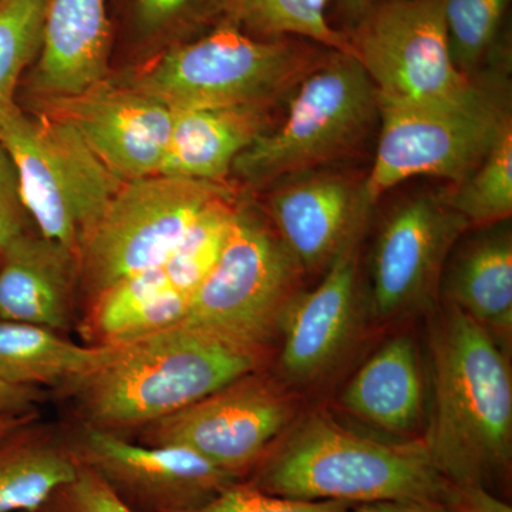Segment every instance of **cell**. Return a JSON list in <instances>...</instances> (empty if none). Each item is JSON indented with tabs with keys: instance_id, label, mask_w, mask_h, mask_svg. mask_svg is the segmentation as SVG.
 <instances>
[{
	"instance_id": "6",
	"label": "cell",
	"mask_w": 512,
	"mask_h": 512,
	"mask_svg": "<svg viewBox=\"0 0 512 512\" xmlns=\"http://www.w3.org/2000/svg\"><path fill=\"white\" fill-rule=\"evenodd\" d=\"M0 141L15 163L20 198L37 234L79 256L123 181L70 124L46 113L28 114L13 104L0 116Z\"/></svg>"
},
{
	"instance_id": "21",
	"label": "cell",
	"mask_w": 512,
	"mask_h": 512,
	"mask_svg": "<svg viewBox=\"0 0 512 512\" xmlns=\"http://www.w3.org/2000/svg\"><path fill=\"white\" fill-rule=\"evenodd\" d=\"M343 407L367 424L402 434L423 414L419 353L407 336L392 339L360 367L342 394Z\"/></svg>"
},
{
	"instance_id": "29",
	"label": "cell",
	"mask_w": 512,
	"mask_h": 512,
	"mask_svg": "<svg viewBox=\"0 0 512 512\" xmlns=\"http://www.w3.org/2000/svg\"><path fill=\"white\" fill-rule=\"evenodd\" d=\"M507 5L508 0H446L444 18L451 59L470 79L493 47Z\"/></svg>"
},
{
	"instance_id": "36",
	"label": "cell",
	"mask_w": 512,
	"mask_h": 512,
	"mask_svg": "<svg viewBox=\"0 0 512 512\" xmlns=\"http://www.w3.org/2000/svg\"><path fill=\"white\" fill-rule=\"evenodd\" d=\"M348 512H451L446 505L427 501H377L352 505Z\"/></svg>"
},
{
	"instance_id": "15",
	"label": "cell",
	"mask_w": 512,
	"mask_h": 512,
	"mask_svg": "<svg viewBox=\"0 0 512 512\" xmlns=\"http://www.w3.org/2000/svg\"><path fill=\"white\" fill-rule=\"evenodd\" d=\"M269 220L303 272L335 261L369 214L362 185L342 174L323 173L276 188L268 201Z\"/></svg>"
},
{
	"instance_id": "8",
	"label": "cell",
	"mask_w": 512,
	"mask_h": 512,
	"mask_svg": "<svg viewBox=\"0 0 512 512\" xmlns=\"http://www.w3.org/2000/svg\"><path fill=\"white\" fill-rule=\"evenodd\" d=\"M444 8L446 0H384L357 23L350 42L379 104L439 109L497 97L451 59Z\"/></svg>"
},
{
	"instance_id": "20",
	"label": "cell",
	"mask_w": 512,
	"mask_h": 512,
	"mask_svg": "<svg viewBox=\"0 0 512 512\" xmlns=\"http://www.w3.org/2000/svg\"><path fill=\"white\" fill-rule=\"evenodd\" d=\"M190 301L191 295L175 289L156 266L97 293L87 303L79 330L89 345H121L183 322Z\"/></svg>"
},
{
	"instance_id": "27",
	"label": "cell",
	"mask_w": 512,
	"mask_h": 512,
	"mask_svg": "<svg viewBox=\"0 0 512 512\" xmlns=\"http://www.w3.org/2000/svg\"><path fill=\"white\" fill-rule=\"evenodd\" d=\"M237 208L235 195L212 202L168 255L161 268L175 289L192 296L214 269L227 244Z\"/></svg>"
},
{
	"instance_id": "26",
	"label": "cell",
	"mask_w": 512,
	"mask_h": 512,
	"mask_svg": "<svg viewBox=\"0 0 512 512\" xmlns=\"http://www.w3.org/2000/svg\"><path fill=\"white\" fill-rule=\"evenodd\" d=\"M444 201L470 227H494L512 214V127L483 164L463 183L441 192Z\"/></svg>"
},
{
	"instance_id": "28",
	"label": "cell",
	"mask_w": 512,
	"mask_h": 512,
	"mask_svg": "<svg viewBox=\"0 0 512 512\" xmlns=\"http://www.w3.org/2000/svg\"><path fill=\"white\" fill-rule=\"evenodd\" d=\"M46 0H0V116L15 103L16 87L42 47Z\"/></svg>"
},
{
	"instance_id": "3",
	"label": "cell",
	"mask_w": 512,
	"mask_h": 512,
	"mask_svg": "<svg viewBox=\"0 0 512 512\" xmlns=\"http://www.w3.org/2000/svg\"><path fill=\"white\" fill-rule=\"evenodd\" d=\"M245 483L279 497L349 505L444 504L448 481L423 441L384 443L312 416L259 460Z\"/></svg>"
},
{
	"instance_id": "38",
	"label": "cell",
	"mask_w": 512,
	"mask_h": 512,
	"mask_svg": "<svg viewBox=\"0 0 512 512\" xmlns=\"http://www.w3.org/2000/svg\"><path fill=\"white\" fill-rule=\"evenodd\" d=\"M346 18L356 26L373 6V0H340Z\"/></svg>"
},
{
	"instance_id": "1",
	"label": "cell",
	"mask_w": 512,
	"mask_h": 512,
	"mask_svg": "<svg viewBox=\"0 0 512 512\" xmlns=\"http://www.w3.org/2000/svg\"><path fill=\"white\" fill-rule=\"evenodd\" d=\"M430 349L433 409L424 446L448 483L487 487L511 467L510 365L493 333L454 305L437 320Z\"/></svg>"
},
{
	"instance_id": "37",
	"label": "cell",
	"mask_w": 512,
	"mask_h": 512,
	"mask_svg": "<svg viewBox=\"0 0 512 512\" xmlns=\"http://www.w3.org/2000/svg\"><path fill=\"white\" fill-rule=\"evenodd\" d=\"M37 417H39V413L25 414V416L0 417V441L5 440L6 437L16 433L22 427L33 423V421L37 420Z\"/></svg>"
},
{
	"instance_id": "17",
	"label": "cell",
	"mask_w": 512,
	"mask_h": 512,
	"mask_svg": "<svg viewBox=\"0 0 512 512\" xmlns=\"http://www.w3.org/2000/svg\"><path fill=\"white\" fill-rule=\"evenodd\" d=\"M79 256L28 231L0 249V319L67 332L76 322Z\"/></svg>"
},
{
	"instance_id": "34",
	"label": "cell",
	"mask_w": 512,
	"mask_h": 512,
	"mask_svg": "<svg viewBox=\"0 0 512 512\" xmlns=\"http://www.w3.org/2000/svg\"><path fill=\"white\" fill-rule=\"evenodd\" d=\"M444 505L451 512H512L510 504L480 484L448 483Z\"/></svg>"
},
{
	"instance_id": "5",
	"label": "cell",
	"mask_w": 512,
	"mask_h": 512,
	"mask_svg": "<svg viewBox=\"0 0 512 512\" xmlns=\"http://www.w3.org/2000/svg\"><path fill=\"white\" fill-rule=\"evenodd\" d=\"M379 116L372 80L356 57L329 50L293 90L285 120L239 154L231 174L265 185L348 156Z\"/></svg>"
},
{
	"instance_id": "23",
	"label": "cell",
	"mask_w": 512,
	"mask_h": 512,
	"mask_svg": "<svg viewBox=\"0 0 512 512\" xmlns=\"http://www.w3.org/2000/svg\"><path fill=\"white\" fill-rule=\"evenodd\" d=\"M446 292L456 306L490 332L512 329V239L490 232L464 245L447 274Z\"/></svg>"
},
{
	"instance_id": "14",
	"label": "cell",
	"mask_w": 512,
	"mask_h": 512,
	"mask_svg": "<svg viewBox=\"0 0 512 512\" xmlns=\"http://www.w3.org/2000/svg\"><path fill=\"white\" fill-rule=\"evenodd\" d=\"M40 101L43 113L70 124L123 183L158 174L174 114L160 101L109 79L76 96Z\"/></svg>"
},
{
	"instance_id": "9",
	"label": "cell",
	"mask_w": 512,
	"mask_h": 512,
	"mask_svg": "<svg viewBox=\"0 0 512 512\" xmlns=\"http://www.w3.org/2000/svg\"><path fill=\"white\" fill-rule=\"evenodd\" d=\"M234 195L228 183L165 175L123 183L80 248L87 303L120 279L163 265L205 208Z\"/></svg>"
},
{
	"instance_id": "35",
	"label": "cell",
	"mask_w": 512,
	"mask_h": 512,
	"mask_svg": "<svg viewBox=\"0 0 512 512\" xmlns=\"http://www.w3.org/2000/svg\"><path fill=\"white\" fill-rule=\"evenodd\" d=\"M46 392L36 387L13 386L0 382V417L39 413Z\"/></svg>"
},
{
	"instance_id": "25",
	"label": "cell",
	"mask_w": 512,
	"mask_h": 512,
	"mask_svg": "<svg viewBox=\"0 0 512 512\" xmlns=\"http://www.w3.org/2000/svg\"><path fill=\"white\" fill-rule=\"evenodd\" d=\"M328 0H228L224 20L261 39L298 37L356 57L350 37L330 26Z\"/></svg>"
},
{
	"instance_id": "2",
	"label": "cell",
	"mask_w": 512,
	"mask_h": 512,
	"mask_svg": "<svg viewBox=\"0 0 512 512\" xmlns=\"http://www.w3.org/2000/svg\"><path fill=\"white\" fill-rule=\"evenodd\" d=\"M262 355L178 323L110 346L104 362L64 397L79 423L117 434L140 430L258 372Z\"/></svg>"
},
{
	"instance_id": "31",
	"label": "cell",
	"mask_w": 512,
	"mask_h": 512,
	"mask_svg": "<svg viewBox=\"0 0 512 512\" xmlns=\"http://www.w3.org/2000/svg\"><path fill=\"white\" fill-rule=\"evenodd\" d=\"M352 505L335 501H305L264 493L245 481H235L217 497L183 512H348Z\"/></svg>"
},
{
	"instance_id": "33",
	"label": "cell",
	"mask_w": 512,
	"mask_h": 512,
	"mask_svg": "<svg viewBox=\"0 0 512 512\" xmlns=\"http://www.w3.org/2000/svg\"><path fill=\"white\" fill-rule=\"evenodd\" d=\"M29 215L20 198L18 171L0 141V249L28 232Z\"/></svg>"
},
{
	"instance_id": "22",
	"label": "cell",
	"mask_w": 512,
	"mask_h": 512,
	"mask_svg": "<svg viewBox=\"0 0 512 512\" xmlns=\"http://www.w3.org/2000/svg\"><path fill=\"white\" fill-rule=\"evenodd\" d=\"M110 346L76 343L43 326L0 319V382L63 396L109 356Z\"/></svg>"
},
{
	"instance_id": "7",
	"label": "cell",
	"mask_w": 512,
	"mask_h": 512,
	"mask_svg": "<svg viewBox=\"0 0 512 512\" xmlns=\"http://www.w3.org/2000/svg\"><path fill=\"white\" fill-rule=\"evenodd\" d=\"M302 274L272 222L238 204L224 251L181 323L264 352L298 296Z\"/></svg>"
},
{
	"instance_id": "30",
	"label": "cell",
	"mask_w": 512,
	"mask_h": 512,
	"mask_svg": "<svg viewBox=\"0 0 512 512\" xmlns=\"http://www.w3.org/2000/svg\"><path fill=\"white\" fill-rule=\"evenodd\" d=\"M227 9L228 0H133L131 25L143 42L175 45L215 20H224Z\"/></svg>"
},
{
	"instance_id": "19",
	"label": "cell",
	"mask_w": 512,
	"mask_h": 512,
	"mask_svg": "<svg viewBox=\"0 0 512 512\" xmlns=\"http://www.w3.org/2000/svg\"><path fill=\"white\" fill-rule=\"evenodd\" d=\"M271 106L173 111L157 175L227 183L239 154L271 128Z\"/></svg>"
},
{
	"instance_id": "18",
	"label": "cell",
	"mask_w": 512,
	"mask_h": 512,
	"mask_svg": "<svg viewBox=\"0 0 512 512\" xmlns=\"http://www.w3.org/2000/svg\"><path fill=\"white\" fill-rule=\"evenodd\" d=\"M110 47L106 0H46L33 92L40 100L63 99L103 82Z\"/></svg>"
},
{
	"instance_id": "24",
	"label": "cell",
	"mask_w": 512,
	"mask_h": 512,
	"mask_svg": "<svg viewBox=\"0 0 512 512\" xmlns=\"http://www.w3.org/2000/svg\"><path fill=\"white\" fill-rule=\"evenodd\" d=\"M66 437L37 420L0 441V512H35L76 476Z\"/></svg>"
},
{
	"instance_id": "4",
	"label": "cell",
	"mask_w": 512,
	"mask_h": 512,
	"mask_svg": "<svg viewBox=\"0 0 512 512\" xmlns=\"http://www.w3.org/2000/svg\"><path fill=\"white\" fill-rule=\"evenodd\" d=\"M325 56L296 37L261 39L222 20L207 35L168 46L121 82L173 111L272 107Z\"/></svg>"
},
{
	"instance_id": "16",
	"label": "cell",
	"mask_w": 512,
	"mask_h": 512,
	"mask_svg": "<svg viewBox=\"0 0 512 512\" xmlns=\"http://www.w3.org/2000/svg\"><path fill=\"white\" fill-rule=\"evenodd\" d=\"M359 234L353 235L312 292L296 296L285 315L281 363L295 382L325 373L345 349L356 313Z\"/></svg>"
},
{
	"instance_id": "10",
	"label": "cell",
	"mask_w": 512,
	"mask_h": 512,
	"mask_svg": "<svg viewBox=\"0 0 512 512\" xmlns=\"http://www.w3.org/2000/svg\"><path fill=\"white\" fill-rule=\"evenodd\" d=\"M382 119L375 163L362 185L367 210L390 188L417 175L463 183L512 127L500 97L466 107H394L379 104Z\"/></svg>"
},
{
	"instance_id": "11",
	"label": "cell",
	"mask_w": 512,
	"mask_h": 512,
	"mask_svg": "<svg viewBox=\"0 0 512 512\" xmlns=\"http://www.w3.org/2000/svg\"><path fill=\"white\" fill-rule=\"evenodd\" d=\"M293 412L291 397L254 372L137 430L138 443L188 448L244 480L274 447Z\"/></svg>"
},
{
	"instance_id": "32",
	"label": "cell",
	"mask_w": 512,
	"mask_h": 512,
	"mask_svg": "<svg viewBox=\"0 0 512 512\" xmlns=\"http://www.w3.org/2000/svg\"><path fill=\"white\" fill-rule=\"evenodd\" d=\"M79 464V463H77ZM35 512H136L114 493L106 481L79 464L76 476L47 498Z\"/></svg>"
},
{
	"instance_id": "12",
	"label": "cell",
	"mask_w": 512,
	"mask_h": 512,
	"mask_svg": "<svg viewBox=\"0 0 512 512\" xmlns=\"http://www.w3.org/2000/svg\"><path fill=\"white\" fill-rule=\"evenodd\" d=\"M64 437L77 463L99 474L136 512L194 510L239 481L188 448L131 443L84 423Z\"/></svg>"
},
{
	"instance_id": "13",
	"label": "cell",
	"mask_w": 512,
	"mask_h": 512,
	"mask_svg": "<svg viewBox=\"0 0 512 512\" xmlns=\"http://www.w3.org/2000/svg\"><path fill=\"white\" fill-rule=\"evenodd\" d=\"M468 222L429 194L402 202L384 222L373 254V311L392 319L427 303Z\"/></svg>"
}]
</instances>
